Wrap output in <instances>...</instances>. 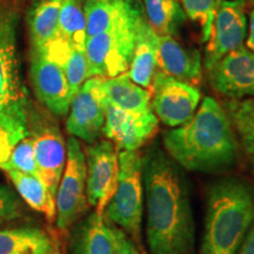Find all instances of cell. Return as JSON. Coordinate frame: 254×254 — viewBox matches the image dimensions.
<instances>
[{"label": "cell", "mask_w": 254, "mask_h": 254, "mask_svg": "<svg viewBox=\"0 0 254 254\" xmlns=\"http://www.w3.org/2000/svg\"><path fill=\"white\" fill-rule=\"evenodd\" d=\"M150 254H195V224L187 178L158 144L141 155Z\"/></svg>", "instance_id": "6da1fadb"}, {"label": "cell", "mask_w": 254, "mask_h": 254, "mask_svg": "<svg viewBox=\"0 0 254 254\" xmlns=\"http://www.w3.org/2000/svg\"><path fill=\"white\" fill-rule=\"evenodd\" d=\"M165 152L180 167L193 172L230 171L238 159V142L226 110L206 97L194 116L164 134Z\"/></svg>", "instance_id": "7a4b0ae2"}, {"label": "cell", "mask_w": 254, "mask_h": 254, "mask_svg": "<svg viewBox=\"0 0 254 254\" xmlns=\"http://www.w3.org/2000/svg\"><path fill=\"white\" fill-rule=\"evenodd\" d=\"M254 220V186L222 178L209 186L200 254H237Z\"/></svg>", "instance_id": "3957f363"}, {"label": "cell", "mask_w": 254, "mask_h": 254, "mask_svg": "<svg viewBox=\"0 0 254 254\" xmlns=\"http://www.w3.org/2000/svg\"><path fill=\"white\" fill-rule=\"evenodd\" d=\"M20 0H0V133L15 144L30 135V100L20 74L18 51Z\"/></svg>", "instance_id": "277c9868"}, {"label": "cell", "mask_w": 254, "mask_h": 254, "mask_svg": "<svg viewBox=\"0 0 254 254\" xmlns=\"http://www.w3.org/2000/svg\"><path fill=\"white\" fill-rule=\"evenodd\" d=\"M118 157V187L107 207L105 208V214L139 247L141 246L144 214L141 155L138 151H122Z\"/></svg>", "instance_id": "5b68a950"}, {"label": "cell", "mask_w": 254, "mask_h": 254, "mask_svg": "<svg viewBox=\"0 0 254 254\" xmlns=\"http://www.w3.org/2000/svg\"><path fill=\"white\" fill-rule=\"evenodd\" d=\"M142 12L112 30L87 38L85 55L88 64V78L105 79L127 73L135 46L136 28Z\"/></svg>", "instance_id": "8992f818"}, {"label": "cell", "mask_w": 254, "mask_h": 254, "mask_svg": "<svg viewBox=\"0 0 254 254\" xmlns=\"http://www.w3.org/2000/svg\"><path fill=\"white\" fill-rule=\"evenodd\" d=\"M86 158L80 142L69 136L66 142V164L56 195L57 226L67 231L86 213Z\"/></svg>", "instance_id": "52a82bcc"}, {"label": "cell", "mask_w": 254, "mask_h": 254, "mask_svg": "<svg viewBox=\"0 0 254 254\" xmlns=\"http://www.w3.org/2000/svg\"><path fill=\"white\" fill-rule=\"evenodd\" d=\"M27 118L28 131L33 139L38 176L56 198L66 164V142L58 125L31 103Z\"/></svg>", "instance_id": "ba28073f"}, {"label": "cell", "mask_w": 254, "mask_h": 254, "mask_svg": "<svg viewBox=\"0 0 254 254\" xmlns=\"http://www.w3.org/2000/svg\"><path fill=\"white\" fill-rule=\"evenodd\" d=\"M152 110L158 120L170 127H179L194 116L200 104V91L194 85L155 72L152 80Z\"/></svg>", "instance_id": "9c48e42d"}, {"label": "cell", "mask_w": 254, "mask_h": 254, "mask_svg": "<svg viewBox=\"0 0 254 254\" xmlns=\"http://www.w3.org/2000/svg\"><path fill=\"white\" fill-rule=\"evenodd\" d=\"M104 78L91 77L73 95L66 122L68 134L94 144L105 125L107 101L103 90Z\"/></svg>", "instance_id": "30bf717a"}, {"label": "cell", "mask_w": 254, "mask_h": 254, "mask_svg": "<svg viewBox=\"0 0 254 254\" xmlns=\"http://www.w3.org/2000/svg\"><path fill=\"white\" fill-rule=\"evenodd\" d=\"M110 140L95 141L86 147V195L88 204L104 213L119 183V157Z\"/></svg>", "instance_id": "8fae6325"}, {"label": "cell", "mask_w": 254, "mask_h": 254, "mask_svg": "<svg viewBox=\"0 0 254 254\" xmlns=\"http://www.w3.org/2000/svg\"><path fill=\"white\" fill-rule=\"evenodd\" d=\"M245 0H221L205 47L206 71L232 51L244 46L247 37Z\"/></svg>", "instance_id": "7c38bea8"}, {"label": "cell", "mask_w": 254, "mask_h": 254, "mask_svg": "<svg viewBox=\"0 0 254 254\" xmlns=\"http://www.w3.org/2000/svg\"><path fill=\"white\" fill-rule=\"evenodd\" d=\"M212 88L232 100L254 99V52L246 47L232 51L207 69Z\"/></svg>", "instance_id": "4fadbf2b"}, {"label": "cell", "mask_w": 254, "mask_h": 254, "mask_svg": "<svg viewBox=\"0 0 254 254\" xmlns=\"http://www.w3.org/2000/svg\"><path fill=\"white\" fill-rule=\"evenodd\" d=\"M30 80L34 94L53 116L65 117L72 97L65 72L39 51L31 50Z\"/></svg>", "instance_id": "5bb4252c"}, {"label": "cell", "mask_w": 254, "mask_h": 254, "mask_svg": "<svg viewBox=\"0 0 254 254\" xmlns=\"http://www.w3.org/2000/svg\"><path fill=\"white\" fill-rule=\"evenodd\" d=\"M158 124L153 110L133 113L107 104L103 133L114 142L118 150L138 151L153 138Z\"/></svg>", "instance_id": "9a60e30c"}, {"label": "cell", "mask_w": 254, "mask_h": 254, "mask_svg": "<svg viewBox=\"0 0 254 254\" xmlns=\"http://www.w3.org/2000/svg\"><path fill=\"white\" fill-rule=\"evenodd\" d=\"M158 67L165 74L198 85L201 80V55L194 47H186L171 36H159Z\"/></svg>", "instance_id": "2e32d148"}, {"label": "cell", "mask_w": 254, "mask_h": 254, "mask_svg": "<svg viewBox=\"0 0 254 254\" xmlns=\"http://www.w3.org/2000/svg\"><path fill=\"white\" fill-rule=\"evenodd\" d=\"M68 250L69 254H114L113 230L104 213L94 211L73 226Z\"/></svg>", "instance_id": "e0dca14e"}, {"label": "cell", "mask_w": 254, "mask_h": 254, "mask_svg": "<svg viewBox=\"0 0 254 254\" xmlns=\"http://www.w3.org/2000/svg\"><path fill=\"white\" fill-rule=\"evenodd\" d=\"M82 7L87 38L112 30L141 13L134 0H82Z\"/></svg>", "instance_id": "ac0fdd59"}, {"label": "cell", "mask_w": 254, "mask_h": 254, "mask_svg": "<svg viewBox=\"0 0 254 254\" xmlns=\"http://www.w3.org/2000/svg\"><path fill=\"white\" fill-rule=\"evenodd\" d=\"M159 36L150 26L144 15L139 19L135 46L127 75L133 82L144 88L152 86L158 67Z\"/></svg>", "instance_id": "d6986e66"}, {"label": "cell", "mask_w": 254, "mask_h": 254, "mask_svg": "<svg viewBox=\"0 0 254 254\" xmlns=\"http://www.w3.org/2000/svg\"><path fill=\"white\" fill-rule=\"evenodd\" d=\"M55 240L38 227L0 230V254H57Z\"/></svg>", "instance_id": "ffe728a7"}, {"label": "cell", "mask_w": 254, "mask_h": 254, "mask_svg": "<svg viewBox=\"0 0 254 254\" xmlns=\"http://www.w3.org/2000/svg\"><path fill=\"white\" fill-rule=\"evenodd\" d=\"M103 90L107 104L126 112L142 113L152 110L151 93L129 79L127 73L105 79Z\"/></svg>", "instance_id": "44dd1931"}, {"label": "cell", "mask_w": 254, "mask_h": 254, "mask_svg": "<svg viewBox=\"0 0 254 254\" xmlns=\"http://www.w3.org/2000/svg\"><path fill=\"white\" fill-rule=\"evenodd\" d=\"M63 0H34L27 13L31 50H40L57 37Z\"/></svg>", "instance_id": "7402d4cb"}, {"label": "cell", "mask_w": 254, "mask_h": 254, "mask_svg": "<svg viewBox=\"0 0 254 254\" xmlns=\"http://www.w3.org/2000/svg\"><path fill=\"white\" fill-rule=\"evenodd\" d=\"M6 173L19 195L30 207L45 214L50 220L56 217V198L39 177L19 171H6Z\"/></svg>", "instance_id": "603a6c76"}, {"label": "cell", "mask_w": 254, "mask_h": 254, "mask_svg": "<svg viewBox=\"0 0 254 254\" xmlns=\"http://www.w3.org/2000/svg\"><path fill=\"white\" fill-rule=\"evenodd\" d=\"M146 20L158 36H176L185 23V12L178 0H144Z\"/></svg>", "instance_id": "cb8c5ba5"}, {"label": "cell", "mask_w": 254, "mask_h": 254, "mask_svg": "<svg viewBox=\"0 0 254 254\" xmlns=\"http://www.w3.org/2000/svg\"><path fill=\"white\" fill-rule=\"evenodd\" d=\"M57 37L74 49L85 50L87 33L82 0H63Z\"/></svg>", "instance_id": "d4e9b609"}, {"label": "cell", "mask_w": 254, "mask_h": 254, "mask_svg": "<svg viewBox=\"0 0 254 254\" xmlns=\"http://www.w3.org/2000/svg\"><path fill=\"white\" fill-rule=\"evenodd\" d=\"M226 107L228 118L254 172V99L231 100Z\"/></svg>", "instance_id": "484cf974"}, {"label": "cell", "mask_w": 254, "mask_h": 254, "mask_svg": "<svg viewBox=\"0 0 254 254\" xmlns=\"http://www.w3.org/2000/svg\"><path fill=\"white\" fill-rule=\"evenodd\" d=\"M221 0H182L183 9L201 31V40L207 43Z\"/></svg>", "instance_id": "4316f807"}, {"label": "cell", "mask_w": 254, "mask_h": 254, "mask_svg": "<svg viewBox=\"0 0 254 254\" xmlns=\"http://www.w3.org/2000/svg\"><path fill=\"white\" fill-rule=\"evenodd\" d=\"M1 170H4L5 172L6 171H19V172L32 174V176H38L33 139L31 135L25 136L15 144L7 163Z\"/></svg>", "instance_id": "83f0119b"}, {"label": "cell", "mask_w": 254, "mask_h": 254, "mask_svg": "<svg viewBox=\"0 0 254 254\" xmlns=\"http://www.w3.org/2000/svg\"><path fill=\"white\" fill-rule=\"evenodd\" d=\"M62 67L67 79L69 94L73 98L88 79V64L85 50L72 49Z\"/></svg>", "instance_id": "f1b7e54d"}, {"label": "cell", "mask_w": 254, "mask_h": 254, "mask_svg": "<svg viewBox=\"0 0 254 254\" xmlns=\"http://www.w3.org/2000/svg\"><path fill=\"white\" fill-rule=\"evenodd\" d=\"M21 201L14 190L0 184V225L20 218Z\"/></svg>", "instance_id": "f546056e"}, {"label": "cell", "mask_w": 254, "mask_h": 254, "mask_svg": "<svg viewBox=\"0 0 254 254\" xmlns=\"http://www.w3.org/2000/svg\"><path fill=\"white\" fill-rule=\"evenodd\" d=\"M114 236V254H140L138 246L123 230L113 226Z\"/></svg>", "instance_id": "4dcf8cb0"}, {"label": "cell", "mask_w": 254, "mask_h": 254, "mask_svg": "<svg viewBox=\"0 0 254 254\" xmlns=\"http://www.w3.org/2000/svg\"><path fill=\"white\" fill-rule=\"evenodd\" d=\"M14 146L15 142L12 139H9L7 135L0 133V168L4 167V165L7 163Z\"/></svg>", "instance_id": "1f68e13d"}, {"label": "cell", "mask_w": 254, "mask_h": 254, "mask_svg": "<svg viewBox=\"0 0 254 254\" xmlns=\"http://www.w3.org/2000/svg\"><path fill=\"white\" fill-rule=\"evenodd\" d=\"M237 254H254V220L251 224Z\"/></svg>", "instance_id": "d6a6232c"}, {"label": "cell", "mask_w": 254, "mask_h": 254, "mask_svg": "<svg viewBox=\"0 0 254 254\" xmlns=\"http://www.w3.org/2000/svg\"><path fill=\"white\" fill-rule=\"evenodd\" d=\"M250 23H249V33L246 37V49L254 52V7L250 11Z\"/></svg>", "instance_id": "836d02e7"}, {"label": "cell", "mask_w": 254, "mask_h": 254, "mask_svg": "<svg viewBox=\"0 0 254 254\" xmlns=\"http://www.w3.org/2000/svg\"><path fill=\"white\" fill-rule=\"evenodd\" d=\"M250 1H251V2H252V4H253V6H254V0H250Z\"/></svg>", "instance_id": "e575fe53"}, {"label": "cell", "mask_w": 254, "mask_h": 254, "mask_svg": "<svg viewBox=\"0 0 254 254\" xmlns=\"http://www.w3.org/2000/svg\"><path fill=\"white\" fill-rule=\"evenodd\" d=\"M57 254H60V252H58V253H57Z\"/></svg>", "instance_id": "d590c367"}]
</instances>
